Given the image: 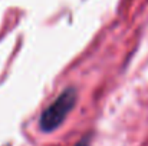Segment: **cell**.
<instances>
[{"instance_id":"1","label":"cell","mask_w":148,"mask_h":146,"mask_svg":"<svg viewBox=\"0 0 148 146\" xmlns=\"http://www.w3.org/2000/svg\"><path fill=\"white\" fill-rule=\"evenodd\" d=\"M76 99L78 95L75 89H66L62 95H59L56 100L43 110L39 120L40 129L43 132H53L55 129H58L66 119L68 113L73 109Z\"/></svg>"},{"instance_id":"2","label":"cell","mask_w":148,"mask_h":146,"mask_svg":"<svg viewBox=\"0 0 148 146\" xmlns=\"http://www.w3.org/2000/svg\"><path fill=\"white\" fill-rule=\"evenodd\" d=\"M89 141H91L89 138H85V139H82L76 146H89Z\"/></svg>"}]
</instances>
